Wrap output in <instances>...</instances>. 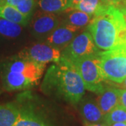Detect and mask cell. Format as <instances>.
Returning a JSON list of instances; mask_svg holds the SVG:
<instances>
[{
  "instance_id": "cell-1",
  "label": "cell",
  "mask_w": 126,
  "mask_h": 126,
  "mask_svg": "<svg viewBox=\"0 0 126 126\" xmlns=\"http://www.w3.org/2000/svg\"><path fill=\"white\" fill-rule=\"evenodd\" d=\"M88 31L100 50L121 48L126 40V22L120 9L108 3L93 16Z\"/></svg>"
},
{
  "instance_id": "cell-2",
  "label": "cell",
  "mask_w": 126,
  "mask_h": 126,
  "mask_svg": "<svg viewBox=\"0 0 126 126\" xmlns=\"http://www.w3.org/2000/svg\"><path fill=\"white\" fill-rule=\"evenodd\" d=\"M42 90L76 105L83 98L86 89L79 72L60 58L58 63L48 69L42 83Z\"/></svg>"
},
{
  "instance_id": "cell-3",
  "label": "cell",
  "mask_w": 126,
  "mask_h": 126,
  "mask_svg": "<svg viewBox=\"0 0 126 126\" xmlns=\"http://www.w3.org/2000/svg\"><path fill=\"white\" fill-rule=\"evenodd\" d=\"M104 80L121 83L126 78V52L124 46L116 49L100 50L97 56Z\"/></svg>"
},
{
  "instance_id": "cell-4",
  "label": "cell",
  "mask_w": 126,
  "mask_h": 126,
  "mask_svg": "<svg viewBox=\"0 0 126 126\" xmlns=\"http://www.w3.org/2000/svg\"><path fill=\"white\" fill-rule=\"evenodd\" d=\"M97 56V55L72 60H64L69 63L79 72L86 90L99 94L104 90L105 86H104V80L98 66Z\"/></svg>"
},
{
  "instance_id": "cell-5",
  "label": "cell",
  "mask_w": 126,
  "mask_h": 126,
  "mask_svg": "<svg viewBox=\"0 0 126 126\" xmlns=\"http://www.w3.org/2000/svg\"><path fill=\"white\" fill-rule=\"evenodd\" d=\"M20 113L13 126H58L42 107L27 96L18 99Z\"/></svg>"
},
{
  "instance_id": "cell-6",
  "label": "cell",
  "mask_w": 126,
  "mask_h": 126,
  "mask_svg": "<svg viewBox=\"0 0 126 126\" xmlns=\"http://www.w3.org/2000/svg\"><path fill=\"white\" fill-rule=\"evenodd\" d=\"M100 50L95 45L93 36L88 31L75 36L67 47L63 50L61 58L66 60L96 56Z\"/></svg>"
},
{
  "instance_id": "cell-7",
  "label": "cell",
  "mask_w": 126,
  "mask_h": 126,
  "mask_svg": "<svg viewBox=\"0 0 126 126\" xmlns=\"http://www.w3.org/2000/svg\"><path fill=\"white\" fill-rule=\"evenodd\" d=\"M62 53L60 50L46 43L36 44L25 48L18 54V57L33 62L46 64L49 63H58Z\"/></svg>"
},
{
  "instance_id": "cell-8",
  "label": "cell",
  "mask_w": 126,
  "mask_h": 126,
  "mask_svg": "<svg viewBox=\"0 0 126 126\" xmlns=\"http://www.w3.org/2000/svg\"><path fill=\"white\" fill-rule=\"evenodd\" d=\"M60 25L55 14L37 11L34 15L31 23L32 34L38 39H46Z\"/></svg>"
},
{
  "instance_id": "cell-9",
  "label": "cell",
  "mask_w": 126,
  "mask_h": 126,
  "mask_svg": "<svg viewBox=\"0 0 126 126\" xmlns=\"http://www.w3.org/2000/svg\"><path fill=\"white\" fill-rule=\"evenodd\" d=\"M46 64H44L35 63L18 56L6 64L4 70L22 73L39 83L43 76Z\"/></svg>"
},
{
  "instance_id": "cell-10",
  "label": "cell",
  "mask_w": 126,
  "mask_h": 126,
  "mask_svg": "<svg viewBox=\"0 0 126 126\" xmlns=\"http://www.w3.org/2000/svg\"><path fill=\"white\" fill-rule=\"evenodd\" d=\"M79 32L77 30L63 24L59 25L46 39V43L63 51L69 45Z\"/></svg>"
},
{
  "instance_id": "cell-11",
  "label": "cell",
  "mask_w": 126,
  "mask_h": 126,
  "mask_svg": "<svg viewBox=\"0 0 126 126\" xmlns=\"http://www.w3.org/2000/svg\"><path fill=\"white\" fill-rule=\"evenodd\" d=\"M38 83L22 73L4 70L3 74L4 88L7 91L26 90Z\"/></svg>"
},
{
  "instance_id": "cell-12",
  "label": "cell",
  "mask_w": 126,
  "mask_h": 126,
  "mask_svg": "<svg viewBox=\"0 0 126 126\" xmlns=\"http://www.w3.org/2000/svg\"><path fill=\"white\" fill-rule=\"evenodd\" d=\"M79 111L86 124L97 123L103 121L104 114L97 101L92 98H82L79 102Z\"/></svg>"
},
{
  "instance_id": "cell-13",
  "label": "cell",
  "mask_w": 126,
  "mask_h": 126,
  "mask_svg": "<svg viewBox=\"0 0 126 126\" xmlns=\"http://www.w3.org/2000/svg\"><path fill=\"white\" fill-rule=\"evenodd\" d=\"M119 90L113 87H105L104 90L97 94L96 101L104 116L120 104Z\"/></svg>"
},
{
  "instance_id": "cell-14",
  "label": "cell",
  "mask_w": 126,
  "mask_h": 126,
  "mask_svg": "<svg viewBox=\"0 0 126 126\" xmlns=\"http://www.w3.org/2000/svg\"><path fill=\"white\" fill-rule=\"evenodd\" d=\"M17 103L0 104V126H13L19 116Z\"/></svg>"
},
{
  "instance_id": "cell-15",
  "label": "cell",
  "mask_w": 126,
  "mask_h": 126,
  "mask_svg": "<svg viewBox=\"0 0 126 126\" xmlns=\"http://www.w3.org/2000/svg\"><path fill=\"white\" fill-rule=\"evenodd\" d=\"M93 16L83 12L79 10L70 11L64 25L80 31L82 28L88 26L91 22Z\"/></svg>"
},
{
  "instance_id": "cell-16",
  "label": "cell",
  "mask_w": 126,
  "mask_h": 126,
  "mask_svg": "<svg viewBox=\"0 0 126 126\" xmlns=\"http://www.w3.org/2000/svg\"><path fill=\"white\" fill-rule=\"evenodd\" d=\"M0 18H4L22 26L27 25L29 18L21 14L18 9L9 4L0 5Z\"/></svg>"
},
{
  "instance_id": "cell-17",
  "label": "cell",
  "mask_w": 126,
  "mask_h": 126,
  "mask_svg": "<svg viewBox=\"0 0 126 126\" xmlns=\"http://www.w3.org/2000/svg\"><path fill=\"white\" fill-rule=\"evenodd\" d=\"M108 3L106 0H83L78 4L74 6L71 11L79 10L94 16Z\"/></svg>"
},
{
  "instance_id": "cell-18",
  "label": "cell",
  "mask_w": 126,
  "mask_h": 126,
  "mask_svg": "<svg viewBox=\"0 0 126 126\" xmlns=\"http://www.w3.org/2000/svg\"><path fill=\"white\" fill-rule=\"evenodd\" d=\"M120 122L126 123V109L119 104L104 116L102 123L107 126H111L115 123Z\"/></svg>"
},
{
  "instance_id": "cell-19",
  "label": "cell",
  "mask_w": 126,
  "mask_h": 126,
  "mask_svg": "<svg viewBox=\"0 0 126 126\" xmlns=\"http://www.w3.org/2000/svg\"><path fill=\"white\" fill-rule=\"evenodd\" d=\"M23 31L22 25L0 18V34L8 38H16Z\"/></svg>"
},
{
  "instance_id": "cell-20",
  "label": "cell",
  "mask_w": 126,
  "mask_h": 126,
  "mask_svg": "<svg viewBox=\"0 0 126 126\" xmlns=\"http://www.w3.org/2000/svg\"><path fill=\"white\" fill-rule=\"evenodd\" d=\"M38 4L44 11L57 14L67 9L68 0H39Z\"/></svg>"
},
{
  "instance_id": "cell-21",
  "label": "cell",
  "mask_w": 126,
  "mask_h": 126,
  "mask_svg": "<svg viewBox=\"0 0 126 126\" xmlns=\"http://www.w3.org/2000/svg\"><path fill=\"white\" fill-rule=\"evenodd\" d=\"M34 6V0H23L20 3H19L16 6V8L21 14L30 18Z\"/></svg>"
},
{
  "instance_id": "cell-22",
  "label": "cell",
  "mask_w": 126,
  "mask_h": 126,
  "mask_svg": "<svg viewBox=\"0 0 126 126\" xmlns=\"http://www.w3.org/2000/svg\"><path fill=\"white\" fill-rule=\"evenodd\" d=\"M110 4L121 10L126 8V0H106Z\"/></svg>"
},
{
  "instance_id": "cell-23",
  "label": "cell",
  "mask_w": 126,
  "mask_h": 126,
  "mask_svg": "<svg viewBox=\"0 0 126 126\" xmlns=\"http://www.w3.org/2000/svg\"><path fill=\"white\" fill-rule=\"evenodd\" d=\"M119 98L120 104L126 109V88H123L119 90Z\"/></svg>"
},
{
  "instance_id": "cell-24",
  "label": "cell",
  "mask_w": 126,
  "mask_h": 126,
  "mask_svg": "<svg viewBox=\"0 0 126 126\" xmlns=\"http://www.w3.org/2000/svg\"><path fill=\"white\" fill-rule=\"evenodd\" d=\"M81 1H83V0H68L67 9L65 11H70L74 6L78 4L79 2H81Z\"/></svg>"
},
{
  "instance_id": "cell-25",
  "label": "cell",
  "mask_w": 126,
  "mask_h": 126,
  "mask_svg": "<svg viewBox=\"0 0 126 126\" xmlns=\"http://www.w3.org/2000/svg\"><path fill=\"white\" fill-rule=\"evenodd\" d=\"M23 0H6V4L11 5L16 7L17 5L20 3Z\"/></svg>"
},
{
  "instance_id": "cell-26",
  "label": "cell",
  "mask_w": 126,
  "mask_h": 126,
  "mask_svg": "<svg viewBox=\"0 0 126 126\" xmlns=\"http://www.w3.org/2000/svg\"><path fill=\"white\" fill-rule=\"evenodd\" d=\"M86 126H107L106 125H104L103 123H90V124H86Z\"/></svg>"
},
{
  "instance_id": "cell-27",
  "label": "cell",
  "mask_w": 126,
  "mask_h": 126,
  "mask_svg": "<svg viewBox=\"0 0 126 126\" xmlns=\"http://www.w3.org/2000/svg\"><path fill=\"white\" fill-rule=\"evenodd\" d=\"M111 126H126V123L125 122H120V123H115Z\"/></svg>"
},
{
  "instance_id": "cell-28",
  "label": "cell",
  "mask_w": 126,
  "mask_h": 126,
  "mask_svg": "<svg viewBox=\"0 0 126 126\" xmlns=\"http://www.w3.org/2000/svg\"><path fill=\"white\" fill-rule=\"evenodd\" d=\"M120 86H121L123 88H126V78L124 79V81L122 82L121 83L119 84Z\"/></svg>"
},
{
  "instance_id": "cell-29",
  "label": "cell",
  "mask_w": 126,
  "mask_h": 126,
  "mask_svg": "<svg viewBox=\"0 0 126 126\" xmlns=\"http://www.w3.org/2000/svg\"><path fill=\"white\" fill-rule=\"evenodd\" d=\"M121 11L122 14H123V15L124 18H125V20H126V8L121 9Z\"/></svg>"
},
{
  "instance_id": "cell-30",
  "label": "cell",
  "mask_w": 126,
  "mask_h": 126,
  "mask_svg": "<svg viewBox=\"0 0 126 126\" xmlns=\"http://www.w3.org/2000/svg\"><path fill=\"white\" fill-rule=\"evenodd\" d=\"M6 4V0H0V5H3Z\"/></svg>"
},
{
  "instance_id": "cell-31",
  "label": "cell",
  "mask_w": 126,
  "mask_h": 126,
  "mask_svg": "<svg viewBox=\"0 0 126 126\" xmlns=\"http://www.w3.org/2000/svg\"><path fill=\"white\" fill-rule=\"evenodd\" d=\"M124 47L126 48V42H125V46H124Z\"/></svg>"
},
{
  "instance_id": "cell-32",
  "label": "cell",
  "mask_w": 126,
  "mask_h": 126,
  "mask_svg": "<svg viewBox=\"0 0 126 126\" xmlns=\"http://www.w3.org/2000/svg\"><path fill=\"white\" fill-rule=\"evenodd\" d=\"M124 48H125V47H124ZM125 50H126V48H125Z\"/></svg>"
}]
</instances>
